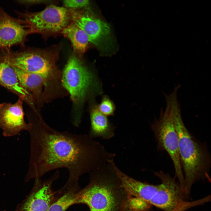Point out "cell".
I'll return each instance as SVG.
<instances>
[{"instance_id": "6", "label": "cell", "mask_w": 211, "mask_h": 211, "mask_svg": "<svg viewBox=\"0 0 211 211\" xmlns=\"http://www.w3.org/2000/svg\"><path fill=\"white\" fill-rule=\"evenodd\" d=\"M157 142V149L165 151L169 156L174 168L175 176L180 185H184V176L179 152L178 135L176 131L169 105L166 103L164 110L161 108L159 117L151 125Z\"/></svg>"}, {"instance_id": "19", "label": "cell", "mask_w": 211, "mask_h": 211, "mask_svg": "<svg viewBox=\"0 0 211 211\" xmlns=\"http://www.w3.org/2000/svg\"><path fill=\"white\" fill-rule=\"evenodd\" d=\"M89 4L88 0H64L63 1L64 7L68 9L76 10L86 6Z\"/></svg>"}, {"instance_id": "5", "label": "cell", "mask_w": 211, "mask_h": 211, "mask_svg": "<svg viewBox=\"0 0 211 211\" xmlns=\"http://www.w3.org/2000/svg\"><path fill=\"white\" fill-rule=\"evenodd\" d=\"M16 13L29 34L37 33L44 37L56 35L72 22L71 9L53 5L39 12Z\"/></svg>"}, {"instance_id": "3", "label": "cell", "mask_w": 211, "mask_h": 211, "mask_svg": "<svg viewBox=\"0 0 211 211\" xmlns=\"http://www.w3.org/2000/svg\"><path fill=\"white\" fill-rule=\"evenodd\" d=\"M174 125L178 139L181 162L184 179V190L188 195L196 181L208 176L211 158L206 144L197 140L183 122L178 102L171 106Z\"/></svg>"}, {"instance_id": "8", "label": "cell", "mask_w": 211, "mask_h": 211, "mask_svg": "<svg viewBox=\"0 0 211 211\" xmlns=\"http://www.w3.org/2000/svg\"><path fill=\"white\" fill-rule=\"evenodd\" d=\"M93 77L77 56L70 57L63 70L62 83L75 105H79L83 101L93 84Z\"/></svg>"}, {"instance_id": "15", "label": "cell", "mask_w": 211, "mask_h": 211, "mask_svg": "<svg viewBox=\"0 0 211 211\" xmlns=\"http://www.w3.org/2000/svg\"><path fill=\"white\" fill-rule=\"evenodd\" d=\"M90 118L91 128L89 135L91 138L101 137L108 139L114 136L115 127L107 117L100 111L97 104H94L91 108Z\"/></svg>"}, {"instance_id": "14", "label": "cell", "mask_w": 211, "mask_h": 211, "mask_svg": "<svg viewBox=\"0 0 211 211\" xmlns=\"http://www.w3.org/2000/svg\"><path fill=\"white\" fill-rule=\"evenodd\" d=\"M0 85L23 99L30 107L33 106L29 94L20 85L13 67L0 53Z\"/></svg>"}, {"instance_id": "16", "label": "cell", "mask_w": 211, "mask_h": 211, "mask_svg": "<svg viewBox=\"0 0 211 211\" xmlns=\"http://www.w3.org/2000/svg\"><path fill=\"white\" fill-rule=\"evenodd\" d=\"M61 33L71 42L74 50L79 53H84L89 42V38L86 33L72 22L64 28Z\"/></svg>"}, {"instance_id": "18", "label": "cell", "mask_w": 211, "mask_h": 211, "mask_svg": "<svg viewBox=\"0 0 211 211\" xmlns=\"http://www.w3.org/2000/svg\"><path fill=\"white\" fill-rule=\"evenodd\" d=\"M98 107L100 111L107 117L114 115L115 108L113 101L106 95H103L102 97L101 103L98 105Z\"/></svg>"}, {"instance_id": "7", "label": "cell", "mask_w": 211, "mask_h": 211, "mask_svg": "<svg viewBox=\"0 0 211 211\" xmlns=\"http://www.w3.org/2000/svg\"><path fill=\"white\" fill-rule=\"evenodd\" d=\"M161 180L158 190L149 203L165 211H176L199 205L198 200L188 202V195L179 183L174 178L162 171L154 172Z\"/></svg>"}, {"instance_id": "20", "label": "cell", "mask_w": 211, "mask_h": 211, "mask_svg": "<svg viewBox=\"0 0 211 211\" xmlns=\"http://www.w3.org/2000/svg\"></svg>"}, {"instance_id": "11", "label": "cell", "mask_w": 211, "mask_h": 211, "mask_svg": "<svg viewBox=\"0 0 211 211\" xmlns=\"http://www.w3.org/2000/svg\"><path fill=\"white\" fill-rule=\"evenodd\" d=\"M29 35L20 19L11 16L0 7V50L8 51L14 46H25Z\"/></svg>"}, {"instance_id": "13", "label": "cell", "mask_w": 211, "mask_h": 211, "mask_svg": "<svg viewBox=\"0 0 211 211\" xmlns=\"http://www.w3.org/2000/svg\"><path fill=\"white\" fill-rule=\"evenodd\" d=\"M13 67L21 87L28 93L34 104L40 106L42 101L43 88L47 86L48 82L41 76Z\"/></svg>"}, {"instance_id": "17", "label": "cell", "mask_w": 211, "mask_h": 211, "mask_svg": "<svg viewBox=\"0 0 211 211\" xmlns=\"http://www.w3.org/2000/svg\"><path fill=\"white\" fill-rule=\"evenodd\" d=\"M63 192L60 197L50 207L47 211H66L70 207L77 204L78 196L81 188L79 182L68 188H61Z\"/></svg>"}, {"instance_id": "4", "label": "cell", "mask_w": 211, "mask_h": 211, "mask_svg": "<svg viewBox=\"0 0 211 211\" xmlns=\"http://www.w3.org/2000/svg\"><path fill=\"white\" fill-rule=\"evenodd\" d=\"M58 48L42 49L21 47L15 52L0 50V53L13 67L43 76L48 82L59 76L56 65Z\"/></svg>"}, {"instance_id": "1", "label": "cell", "mask_w": 211, "mask_h": 211, "mask_svg": "<svg viewBox=\"0 0 211 211\" xmlns=\"http://www.w3.org/2000/svg\"><path fill=\"white\" fill-rule=\"evenodd\" d=\"M29 120L30 154L25 182L65 168L69 174L65 184L71 186L83 175L100 168L114 157L88 135L57 130L40 115L30 116Z\"/></svg>"}, {"instance_id": "9", "label": "cell", "mask_w": 211, "mask_h": 211, "mask_svg": "<svg viewBox=\"0 0 211 211\" xmlns=\"http://www.w3.org/2000/svg\"><path fill=\"white\" fill-rule=\"evenodd\" d=\"M59 175L60 172L57 170L47 179L35 178L30 192L14 211H47L63 193L61 189L55 191L52 188L53 183Z\"/></svg>"}, {"instance_id": "12", "label": "cell", "mask_w": 211, "mask_h": 211, "mask_svg": "<svg viewBox=\"0 0 211 211\" xmlns=\"http://www.w3.org/2000/svg\"><path fill=\"white\" fill-rule=\"evenodd\" d=\"M24 101L23 99L19 97L14 103L0 104V128L4 136H14L23 130L29 129L30 124L24 119Z\"/></svg>"}, {"instance_id": "10", "label": "cell", "mask_w": 211, "mask_h": 211, "mask_svg": "<svg viewBox=\"0 0 211 211\" xmlns=\"http://www.w3.org/2000/svg\"><path fill=\"white\" fill-rule=\"evenodd\" d=\"M72 21L86 33L89 42L101 49L108 47L110 29L107 23L88 12L78 10L73 13Z\"/></svg>"}, {"instance_id": "2", "label": "cell", "mask_w": 211, "mask_h": 211, "mask_svg": "<svg viewBox=\"0 0 211 211\" xmlns=\"http://www.w3.org/2000/svg\"><path fill=\"white\" fill-rule=\"evenodd\" d=\"M113 160L90 173L88 184L81 188L77 204H85L90 211H122L129 197L122 186Z\"/></svg>"}]
</instances>
